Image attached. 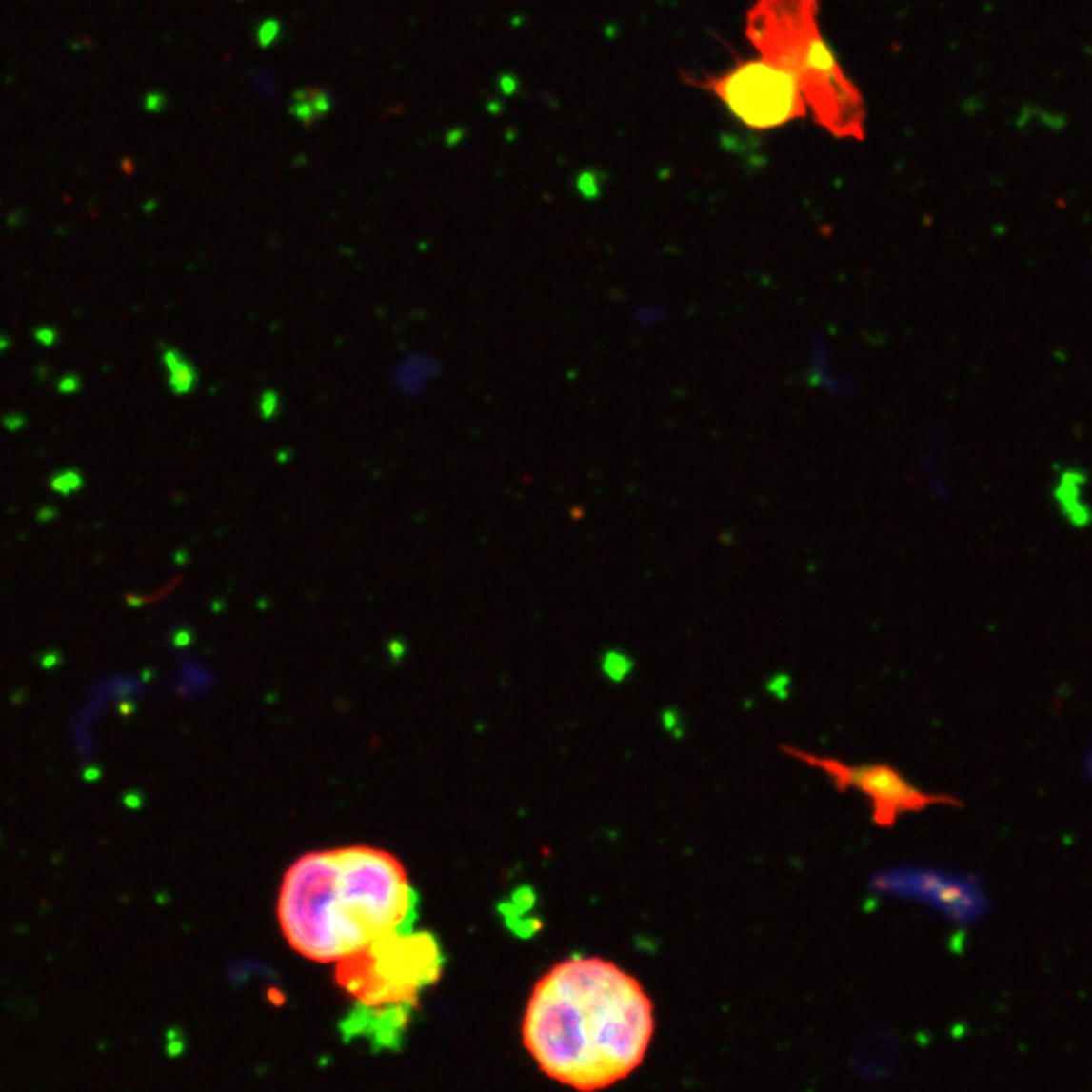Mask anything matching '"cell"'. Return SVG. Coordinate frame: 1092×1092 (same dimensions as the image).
Segmentation results:
<instances>
[{
  "mask_svg": "<svg viewBox=\"0 0 1092 1092\" xmlns=\"http://www.w3.org/2000/svg\"><path fill=\"white\" fill-rule=\"evenodd\" d=\"M577 189H579V192L583 194L585 199H595V197H599L601 189H599V178H597V174H593V172H583V174L577 178Z\"/></svg>",
  "mask_w": 1092,
  "mask_h": 1092,
  "instance_id": "30bf717a",
  "label": "cell"
},
{
  "mask_svg": "<svg viewBox=\"0 0 1092 1092\" xmlns=\"http://www.w3.org/2000/svg\"><path fill=\"white\" fill-rule=\"evenodd\" d=\"M277 35H280V23L277 21H266L262 27L257 29V41L264 49L271 47L275 43Z\"/></svg>",
  "mask_w": 1092,
  "mask_h": 1092,
  "instance_id": "8fae6325",
  "label": "cell"
},
{
  "mask_svg": "<svg viewBox=\"0 0 1092 1092\" xmlns=\"http://www.w3.org/2000/svg\"><path fill=\"white\" fill-rule=\"evenodd\" d=\"M784 753L802 761L809 767L825 773L838 791L856 789L872 805V822L878 827H892L903 813L924 811L931 805H957L961 802L951 795H935L915 787L890 764H847L834 757L805 753L795 746H781Z\"/></svg>",
  "mask_w": 1092,
  "mask_h": 1092,
  "instance_id": "8992f818",
  "label": "cell"
},
{
  "mask_svg": "<svg viewBox=\"0 0 1092 1092\" xmlns=\"http://www.w3.org/2000/svg\"><path fill=\"white\" fill-rule=\"evenodd\" d=\"M57 390L61 395H75L81 390V377L75 372H68L57 381Z\"/></svg>",
  "mask_w": 1092,
  "mask_h": 1092,
  "instance_id": "4fadbf2b",
  "label": "cell"
},
{
  "mask_svg": "<svg viewBox=\"0 0 1092 1092\" xmlns=\"http://www.w3.org/2000/svg\"><path fill=\"white\" fill-rule=\"evenodd\" d=\"M1086 771H1088V775L1092 777V755L1088 757V763H1086Z\"/></svg>",
  "mask_w": 1092,
  "mask_h": 1092,
  "instance_id": "ac0fdd59",
  "label": "cell"
},
{
  "mask_svg": "<svg viewBox=\"0 0 1092 1092\" xmlns=\"http://www.w3.org/2000/svg\"><path fill=\"white\" fill-rule=\"evenodd\" d=\"M442 971L439 939L429 931H413V926L340 959L334 980L356 1003L348 1020L352 1032L390 1044L405 1032L421 993L439 982Z\"/></svg>",
  "mask_w": 1092,
  "mask_h": 1092,
  "instance_id": "277c9868",
  "label": "cell"
},
{
  "mask_svg": "<svg viewBox=\"0 0 1092 1092\" xmlns=\"http://www.w3.org/2000/svg\"><path fill=\"white\" fill-rule=\"evenodd\" d=\"M0 421H3V427H5L9 433H19V431L25 429V426H27V417H25L23 413H16V411L7 413Z\"/></svg>",
  "mask_w": 1092,
  "mask_h": 1092,
  "instance_id": "5bb4252c",
  "label": "cell"
},
{
  "mask_svg": "<svg viewBox=\"0 0 1092 1092\" xmlns=\"http://www.w3.org/2000/svg\"><path fill=\"white\" fill-rule=\"evenodd\" d=\"M57 516H59V510L55 506H51V504H45V506H41L37 512V518L41 520V523H47V520H53Z\"/></svg>",
  "mask_w": 1092,
  "mask_h": 1092,
  "instance_id": "2e32d148",
  "label": "cell"
},
{
  "mask_svg": "<svg viewBox=\"0 0 1092 1092\" xmlns=\"http://www.w3.org/2000/svg\"><path fill=\"white\" fill-rule=\"evenodd\" d=\"M500 89L504 95H512L518 91V79L512 75H502L500 77Z\"/></svg>",
  "mask_w": 1092,
  "mask_h": 1092,
  "instance_id": "9a60e30c",
  "label": "cell"
},
{
  "mask_svg": "<svg viewBox=\"0 0 1092 1092\" xmlns=\"http://www.w3.org/2000/svg\"><path fill=\"white\" fill-rule=\"evenodd\" d=\"M417 904V890L397 856L345 845L293 862L275 910L293 951L316 963H338L377 939L411 928Z\"/></svg>",
  "mask_w": 1092,
  "mask_h": 1092,
  "instance_id": "7a4b0ae2",
  "label": "cell"
},
{
  "mask_svg": "<svg viewBox=\"0 0 1092 1092\" xmlns=\"http://www.w3.org/2000/svg\"><path fill=\"white\" fill-rule=\"evenodd\" d=\"M706 86L732 116L751 129H775L807 113L795 77L764 59L741 63L728 73L708 79Z\"/></svg>",
  "mask_w": 1092,
  "mask_h": 1092,
  "instance_id": "5b68a950",
  "label": "cell"
},
{
  "mask_svg": "<svg viewBox=\"0 0 1092 1092\" xmlns=\"http://www.w3.org/2000/svg\"><path fill=\"white\" fill-rule=\"evenodd\" d=\"M746 37L764 61L789 71L813 120L838 138H864L866 108L818 27V0H757Z\"/></svg>",
  "mask_w": 1092,
  "mask_h": 1092,
  "instance_id": "3957f363",
  "label": "cell"
},
{
  "mask_svg": "<svg viewBox=\"0 0 1092 1092\" xmlns=\"http://www.w3.org/2000/svg\"><path fill=\"white\" fill-rule=\"evenodd\" d=\"M32 338H35L37 345H41L45 348H51L57 345L59 332H57L55 326H39V328H35V332H32Z\"/></svg>",
  "mask_w": 1092,
  "mask_h": 1092,
  "instance_id": "7c38bea8",
  "label": "cell"
},
{
  "mask_svg": "<svg viewBox=\"0 0 1092 1092\" xmlns=\"http://www.w3.org/2000/svg\"><path fill=\"white\" fill-rule=\"evenodd\" d=\"M654 1003L638 977L601 957H570L532 987L523 1044L548 1079L579 1092L625 1081L645 1061Z\"/></svg>",
  "mask_w": 1092,
  "mask_h": 1092,
  "instance_id": "6da1fadb",
  "label": "cell"
},
{
  "mask_svg": "<svg viewBox=\"0 0 1092 1092\" xmlns=\"http://www.w3.org/2000/svg\"><path fill=\"white\" fill-rule=\"evenodd\" d=\"M9 348H10V340L5 334H0V354L7 352Z\"/></svg>",
  "mask_w": 1092,
  "mask_h": 1092,
  "instance_id": "e0dca14e",
  "label": "cell"
},
{
  "mask_svg": "<svg viewBox=\"0 0 1092 1092\" xmlns=\"http://www.w3.org/2000/svg\"><path fill=\"white\" fill-rule=\"evenodd\" d=\"M330 109V97L318 91V89H306L296 93V102H293L291 113L304 124H314L318 118L326 116Z\"/></svg>",
  "mask_w": 1092,
  "mask_h": 1092,
  "instance_id": "ba28073f",
  "label": "cell"
},
{
  "mask_svg": "<svg viewBox=\"0 0 1092 1092\" xmlns=\"http://www.w3.org/2000/svg\"><path fill=\"white\" fill-rule=\"evenodd\" d=\"M84 484H86L84 474H81V471L75 467L61 469V471H57V474H53L51 480H49V487H51V490L61 498H69V496L77 494L81 487H84Z\"/></svg>",
  "mask_w": 1092,
  "mask_h": 1092,
  "instance_id": "9c48e42d",
  "label": "cell"
},
{
  "mask_svg": "<svg viewBox=\"0 0 1092 1092\" xmlns=\"http://www.w3.org/2000/svg\"><path fill=\"white\" fill-rule=\"evenodd\" d=\"M162 365L169 370V387L174 395H189L197 387V368H194L181 350L172 347L162 348Z\"/></svg>",
  "mask_w": 1092,
  "mask_h": 1092,
  "instance_id": "52a82bcc",
  "label": "cell"
}]
</instances>
